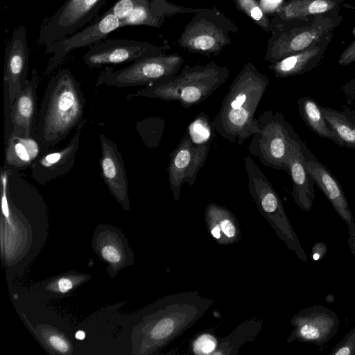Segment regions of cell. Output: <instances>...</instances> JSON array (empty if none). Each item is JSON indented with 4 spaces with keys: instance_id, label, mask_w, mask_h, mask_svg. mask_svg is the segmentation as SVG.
<instances>
[{
    "instance_id": "obj_1",
    "label": "cell",
    "mask_w": 355,
    "mask_h": 355,
    "mask_svg": "<svg viewBox=\"0 0 355 355\" xmlns=\"http://www.w3.org/2000/svg\"><path fill=\"white\" fill-rule=\"evenodd\" d=\"M270 80L248 62L235 77L211 121L216 133L230 143L241 145L257 131L254 115Z\"/></svg>"
},
{
    "instance_id": "obj_2",
    "label": "cell",
    "mask_w": 355,
    "mask_h": 355,
    "mask_svg": "<svg viewBox=\"0 0 355 355\" xmlns=\"http://www.w3.org/2000/svg\"><path fill=\"white\" fill-rule=\"evenodd\" d=\"M85 98L68 69L58 71L49 81L37 116V139L42 150L63 141L84 119Z\"/></svg>"
},
{
    "instance_id": "obj_3",
    "label": "cell",
    "mask_w": 355,
    "mask_h": 355,
    "mask_svg": "<svg viewBox=\"0 0 355 355\" xmlns=\"http://www.w3.org/2000/svg\"><path fill=\"white\" fill-rule=\"evenodd\" d=\"M213 303V300L197 291L163 298L148 314L143 328L145 350L153 351L178 338L200 320Z\"/></svg>"
},
{
    "instance_id": "obj_4",
    "label": "cell",
    "mask_w": 355,
    "mask_h": 355,
    "mask_svg": "<svg viewBox=\"0 0 355 355\" xmlns=\"http://www.w3.org/2000/svg\"><path fill=\"white\" fill-rule=\"evenodd\" d=\"M230 69L212 61L205 65L185 64L175 76L143 87L126 99L146 97L178 101L188 109L210 97L230 76Z\"/></svg>"
},
{
    "instance_id": "obj_5",
    "label": "cell",
    "mask_w": 355,
    "mask_h": 355,
    "mask_svg": "<svg viewBox=\"0 0 355 355\" xmlns=\"http://www.w3.org/2000/svg\"><path fill=\"white\" fill-rule=\"evenodd\" d=\"M343 20L339 9L292 19H282L274 15L270 19L272 28L265 60L270 64L275 63L304 50L334 32Z\"/></svg>"
},
{
    "instance_id": "obj_6",
    "label": "cell",
    "mask_w": 355,
    "mask_h": 355,
    "mask_svg": "<svg viewBox=\"0 0 355 355\" xmlns=\"http://www.w3.org/2000/svg\"><path fill=\"white\" fill-rule=\"evenodd\" d=\"M244 165L248 187L252 198L277 236L302 261L308 258L286 214L279 195L250 156H245Z\"/></svg>"
},
{
    "instance_id": "obj_7",
    "label": "cell",
    "mask_w": 355,
    "mask_h": 355,
    "mask_svg": "<svg viewBox=\"0 0 355 355\" xmlns=\"http://www.w3.org/2000/svg\"><path fill=\"white\" fill-rule=\"evenodd\" d=\"M239 28L217 9H200L178 39L184 50L205 56L217 55L231 43L230 34Z\"/></svg>"
},
{
    "instance_id": "obj_8",
    "label": "cell",
    "mask_w": 355,
    "mask_h": 355,
    "mask_svg": "<svg viewBox=\"0 0 355 355\" xmlns=\"http://www.w3.org/2000/svg\"><path fill=\"white\" fill-rule=\"evenodd\" d=\"M256 124L257 131L252 137L248 151L264 166L288 172L294 129L281 112L272 110L260 114Z\"/></svg>"
},
{
    "instance_id": "obj_9",
    "label": "cell",
    "mask_w": 355,
    "mask_h": 355,
    "mask_svg": "<svg viewBox=\"0 0 355 355\" xmlns=\"http://www.w3.org/2000/svg\"><path fill=\"white\" fill-rule=\"evenodd\" d=\"M184 58L178 53L148 57L115 69L107 67L98 76L95 85L115 87L146 86L165 80L182 69Z\"/></svg>"
},
{
    "instance_id": "obj_10",
    "label": "cell",
    "mask_w": 355,
    "mask_h": 355,
    "mask_svg": "<svg viewBox=\"0 0 355 355\" xmlns=\"http://www.w3.org/2000/svg\"><path fill=\"white\" fill-rule=\"evenodd\" d=\"M119 28H121V20L108 10L95 17L87 26L45 46L44 53L52 55L47 62L44 76L51 75L72 51L92 46Z\"/></svg>"
},
{
    "instance_id": "obj_11",
    "label": "cell",
    "mask_w": 355,
    "mask_h": 355,
    "mask_svg": "<svg viewBox=\"0 0 355 355\" xmlns=\"http://www.w3.org/2000/svg\"><path fill=\"white\" fill-rule=\"evenodd\" d=\"M107 0H67L42 24L38 42L46 46L91 23Z\"/></svg>"
},
{
    "instance_id": "obj_12",
    "label": "cell",
    "mask_w": 355,
    "mask_h": 355,
    "mask_svg": "<svg viewBox=\"0 0 355 355\" xmlns=\"http://www.w3.org/2000/svg\"><path fill=\"white\" fill-rule=\"evenodd\" d=\"M169 49L168 44L157 46L132 40H109L91 46L83 55V60L90 69L98 68L108 64L134 62L148 57L164 54Z\"/></svg>"
},
{
    "instance_id": "obj_13",
    "label": "cell",
    "mask_w": 355,
    "mask_h": 355,
    "mask_svg": "<svg viewBox=\"0 0 355 355\" xmlns=\"http://www.w3.org/2000/svg\"><path fill=\"white\" fill-rule=\"evenodd\" d=\"M210 144H196L185 132L170 154L168 178L175 201L180 199L183 184L191 187L196 183L199 171L207 159Z\"/></svg>"
},
{
    "instance_id": "obj_14",
    "label": "cell",
    "mask_w": 355,
    "mask_h": 355,
    "mask_svg": "<svg viewBox=\"0 0 355 355\" xmlns=\"http://www.w3.org/2000/svg\"><path fill=\"white\" fill-rule=\"evenodd\" d=\"M293 327L286 342L298 340L322 346L337 334L340 320L331 309L321 304L301 309L291 320Z\"/></svg>"
},
{
    "instance_id": "obj_15",
    "label": "cell",
    "mask_w": 355,
    "mask_h": 355,
    "mask_svg": "<svg viewBox=\"0 0 355 355\" xmlns=\"http://www.w3.org/2000/svg\"><path fill=\"white\" fill-rule=\"evenodd\" d=\"M87 119L76 128L68 144L60 149L43 150L31 167V177L44 186L55 178L67 174L73 168L78 150L80 137Z\"/></svg>"
},
{
    "instance_id": "obj_16",
    "label": "cell",
    "mask_w": 355,
    "mask_h": 355,
    "mask_svg": "<svg viewBox=\"0 0 355 355\" xmlns=\"http://www.w3.org/2000/svg\"><path fill=\"white\" fill-rule=\"evenodd\" d=\"M39 83L40 76L34 69L11 103L10 109L5 111V121L10 118L11 133L15 135L37 139V89Z\"/></svg>"
},
{
    "instance_id": "obj_17",
    "label": "cell",
    "mask_w": 355,
    "mask_h": 355,
    "mask_svg": "<svg viewBox=\"0 0 355 355\" xmlns=\"http://www.w3.org/2000/svg\"><path fill=\"white\" fill-rule=\"evenodd\" d=\"M29 49L24 26L16 27L5 49L4 96L10 103L22 88L28 70Z\"/></svg>"
},
{
    "instance_id": "obj_18",
    "label": "cell",
    "mask_w": 355,
    "mask_h": 355,
    "mask_svg": "<svg viewBox=\"0 0 355 355\" xmlns=\"http://www.w3.org/2000/svg\"><path fill=\"white\" fill-rule=\"evenodd\" d=\"M101 176L112 194L123 205L128 204V179L121 153L117 145L103 133L98 134Z\"/></svg>"
},
{
    "instance_id": "obj_19",
    "label": "cell",
    "mask_w": 355,
    "mask_h": 355,
    "mask_svg": "<svg viewBox=\"0 0 355 355\" xmlns=\"http://www.w3.org/2000/svg\"><path fill=\"white\" fill-rule=\"evenodd\" d=\"M301 148L314 184L323 192L338 215L349 225L354 221L345 193L336 177L321 163L301 139Z\"/></svg>"
},
{
    "instance_id": "obj_20",
    "label": "cell",
    "mask_w": 355,
    "mask_h": 355,
    "mask_svg": "<svg viewBox=\"0 0 355 355\" xmlns=\"http://www.w3.org/2000/svg\"><path fill=\"white\" fill-rule=\"evenodd\" d=\"M300 141L295 132L288 155L287 173L292 181V198L300 209L309 211L315 200L314 182L308 170Z\"/></svg>"
},
{
    "instance_id": "obj_21",
    "label": "cell",
    "mask_w": 355,
    "mask_h": 355,
    "mask_svg": "<svg viewBox=\"0 0 355 355\" xmlns=\"http://www.w3.org/2000/svg\"><path fill=\"white\" fill-rule=\"evenodd\" d=\"M333 36L334 32L327 34L304 50L270 64L269 69L277 78L299 76L313 70L321 63Z\"/></svg>"
},
{
    "instance_id": "obj_22",
    "label": "cell",
    "mask_w": 355,
    "mask_h": 355,
    "mask_svg": "<svg viewBox=\"0 0 355 355\" xmlns=\"http://www.w3.org/2000/svg\"><path fill=\"white\" fill-rule=\"evenodd\" d=\"M199 10L175 5L167 0H147L121 20V27L145 25L160 28L166 17L180 13H196Z\"/></svg>"
},
{
    "instance_id": "obj_23",
    "label": "cell",
    "mask_w": 355,
    "mask_h": 355,
    "mask_svg": "<svg viewBox=\"0 0 355 355\" xmlns=\"http://www.w3.org/2000/svg\"><path fill=\"white\" fill-rule=\"evenodd\" d=\"M205 220L207 230L220 245L237 242L241 237L239 222L231 210L215 202L207 205Z\"/></svg>"
},
{
    "instance_id": "obj_24",
    "label": "cell",
    "mask_w": 355,
    "mask_h": 355,
    "mask_svg": "<svg viewBox=\"0 0 355 355\" xmlns=\"http://www.w3.org/2000/svg\"><path fill=\"white\" fill-rule=\"evenodd\" d=\"M4 166L14 171L31 168L43 151L36 138L10 133L5 140Z\"/></svg>"
},
{
    "instance_id": "obj_25",
    "label": "cell",
    "mask_w": 355,
    "mask_h": 355,
    "mask_svg": "<svg viewBox=\"0 0 355 355\" xmlns=\"http://www.w3.org/2000/svg\"><path fill=\"white\" fill-rule=\"evenodd\" d=\"M344 0H287L278 7L275 15L282 19L306 17L340 9Z\"/></svg>"
},
{
    "instance_id": "obj_26",
    "label": "cell",
    "mask_w": 355,
    "mask_h": 355,
    "mask_svg": "<svg viewBox=\"0 0 355 355\" xmlns=\"http://www.w3.org/2000/svg\"><path fill=\"white\" fill-rule=\"evenodd\" d=\"M300 116L305 124L318 136L330 139L340 147L343 142L325 120L321 107L311 97L304 96L297 101Z\"/></svg>"
},
{
    "instance_id": "obj_27",
    "label": "cell",
    "mask_w": 355,
    "mask_h": 355,
    "mask_svg": "<svg viewBox=\"0 0 355 355\" xmlns=\"http://www.w3.org/2000/svg\"><path fill=\"white\" fill-rule=\"evenodd\" d=\"M263 321L252 318L238 325L234 331L220 339L211 355H235L246 342L256 338L262 329Z\"/></svg>"
},
{
    "instance_id": "obj_28",
    "label": "cell",
    "mask_w": 355,
    "mask_h": 355,
    "mask_svg": "<svg viewBox=\"0 0 355 355\" xmlns=\"http://www.w3.org/2000/svg\"><path fill=\"white\" fill-rule=\"evenodd\" d=\"M322 114L344 146L355 150V112L321 107Z\"/></svg>"
},
{
    "instance_id": "obj_29",
    "label": "cell",
    "mask_w": 355,
    "mask_h": 355,
    "mask_svg": "<svg viewBox=\"0 0 355 355\" xmlns=\"http://www.w3.org/2000/svg\"><path fill=\"white\" fill-rule=\"evenodd\" d=\"M165 127V120L161 117L151 116L137 121V132L144 144L149 148L160 144Z\"/></svg>"
},
{
    "instance_id": "obj_30",
    "label": "cell",
    "mask_w": 355,
    "mask_h": 355,
    "mask_svg": "<svg viewBox=\"0 0 355 355\" xmlns=\"http://www.w3.org/2000/svg\"><path fill=\"white\" fill-rule=\"evenodd\" d=\"M214 132L209 116L200 112L189 124L186 132L194 143L202 144H211Z\"/></svg>"
},
{
    "instance_id": "obj_31",
    "label": "cell",
    "mask_w": 355,
    "mask_h": 355,
    "mask_svg": "<svg viewBox=\"0 0 355 355\" xmlns=\"http://www.w3.org/2000/svg\"><path fill=\"white\" fill-rule=\"evenodd\" d=\"M236 8L249 17L257 26L267 33L271 31V22L258 0H233Z\"/></svg>"
},
{
    "instance_id": "obj_32",
    "label": "cell",
    "mask_w": 355,
    "mask_h": 355,
    "mask_svg": "<svg viewBox=\"0 0 355 355\" xmlns=\"http://www.w3.org/2000/svg\"><path fill=\"white\" fill-rule=\"evenodd\" d=\"M330 355H355V327L331 349Z\"/></svg>"
},
{
    "instance_id": "obj_33",
    "label": "cell",
    "mask_w": 355,
    "mask_h": 355,
    "mask_svg": "<svg viewBox=\"0 0 355 355\" xmlns=\"http://www.w3.org/2000/svg\"><path fill=\"white\" fill-rule=\"evenodd\" d=\"M218 343L216 338L211 334L201 335L193 342L192 345L193 352L198 354L211 355L216 348Z\"/></svg>"
},
{
    "instance_id": "obj_34",
    "label": "cell",
    "mask_w": 355,
    "mask_h": 355,
    "mask_svg": "<svg viewBox=\"0 0 355 355\" xmlns=\"http://www.w3.org/2000/svg\"><path fill=\"white\" fill-rule=\"evenodd\" d=\"M147 0H117L109 9L121 20L128 17L137 6L145 3Z\"/></svg>"
},
{
    "instance_id": "obj_35",
    "label": "cell",
    "mask_w": 355,
    "mask_h": 355,
    "mask_svg": "<svg viewBox=\"0 0 355 355\" xmlns=\"http://www.w3.org/2000/svg\"><path fill=\"white\" fill-rule=\"evenodd\" d=\"M338 62L342 66L349 65L355 62V40L342 52Z\"/></svg>"
},
{
    "instance_id": "obj_36",
    "label": "cell",
    "mask_w": 355,
    "mask_h": 355,
    "mask_svg": "<svg viewBox=\"0 0 355 355\" xmlns=\"http://www.w3.org/2000/svg\"><path fill=\"white\" fill-rule=\"evenodd\" d=\"M101 254L104 259L113 263L119 262L121 259L119 252L116 248L112 245L104 247L101 251Z\"/></svg>"
},
{
    "instance_id": "obj_37",
    "label": "cell",
    "mask_w": 355,
    "mask_h": 355,
    "mask_svg": "<svg viewBox=\"0 0 355 355\" xmlns=\"http://www.w3.org/2000/svg\"><path fill=\"white\" fill-rule=\"evenodd\" d=\"M49 341L51 346L62 353H67L69 346L68 343L61 337L53 335L49 337Z\"/></svg>"
},
{
    "instance_id": "obj_38",
    "label": "cell",
    "mask_w": 355,
    "mask_h": 355,
    "mask_svg": "<svg viewBox=\"0 0 355 355\" xmlns=\"http://www.w3.org/2000/svg\"><path fill=\"white\" fill-rule=\"evenodd\" d=\"M327 252V246L323 242H318L315 243L313 248L311 252V257L314 261H319L321 259Z\"/></svg>"
},
{
    "instance_id": "obj_39",
    "label": "cell",
    "mask_w": 355,
    "mask_h": 355,
    "mask_svg": "<svg viewBox=\"0 0 355 355\" xmlns=\"http://www.w3.org/2000/svg\"><path fill=\"white\" fill-rule=\"evenodd\" d=\"M347 102H352L355 98V78L347 82L341 88Z\"/></svg>"
},
{
    "instance_id": "obj_40",
    "label": "cell",
    "mask_w": 355,
    "mask_h": 355,
    "mask_svg": "<svg viewBox=\"0 0 355 355\" xmlns=\"http://www.w3.org/2000/svg\"><path fill=\"white\" fill-rule=\"evenodd\" d=\"M349 228V237L348 244L350 251L355 258V220L347 225Z\"/></svg>"
},
{
    "instance_id": "obj_41",
    "label": "cell",
    "mask_w": 355,
    "mask_h": 355,
    "mask_svg": "<svg viewBox=\"0 0 355 355\" xmlns=\"http://www.w3.org/2000/svg\"><path fill=\"white\" fill-rule=\"evenodd\" d=\"M58 285L59 291L63 293H67L73 287L72 282L67 278L60 279L58 281Z\"/></svg>"
},
{
    "instance_id": "obj_42",
    "label": "cell",
    "mask_w": 355,
    "mask_h": 355,
    "mask_svg": "<svg viewBox=\"0 0 355 355\" xmlns=\"http://www.w3.org/2000/svg\"><path fill=\"white\" fill-rule=\"evenodd\" d=\"M75 336L78 340H83L85 337V334L84 331H78L76 333Z\"/></svg>"
}]
</instances>
